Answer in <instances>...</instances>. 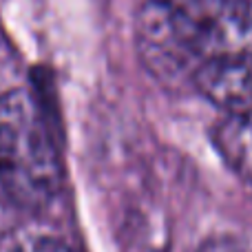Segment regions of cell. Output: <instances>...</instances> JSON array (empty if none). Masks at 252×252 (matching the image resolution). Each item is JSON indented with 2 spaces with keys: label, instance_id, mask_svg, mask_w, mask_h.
<instances>
[{
  "label": "cell",
  "instance_id": "cell-4",
  "mask_svg": "<svg viewBox=\"0 0 252 252\" xmlns=\"http://www.w3.org/2000/svg\"><path fill=\"white\" fill-rule=\"evenodd\" d=\"M215 146L226 164L252 184V111L228 115L215 130Z\"/></svg>",
  "mask_w": 252,
  "mask_h": 252
},
{
  "label": "cell",
  "instance_id": "cell-6",
  "mask_svg": "<svg viewBox=\"0 0 252 252\" xmlns=\"http://www.w3.org/2000/svg\"><path fill=\"white\" fill-rule=\"evenodd\" d=\"M197 252H248V248L232 237H215V239L204 241Z\"/></svg>",
  "mask_w": 252,
  "mask_h": 252
},
{
  "label": "cell",
  "instance_id": "cell-1",
  "mask_svg": "<svg viewBox=\"0 0 252 252\" xmlns=\"http://www.w3.org/2000/svg\"><path fill=\"white\" fill-rule=\"evenodd\" d=\"M135 42L153 75L192 80L206 62L252 58V0H146Z\"/></svg>",
  "mask_w": 252,
  "mask_h": 252
},
{
  "label": "cell",
  "instance_id": "cell-5",
  "mask_svg": "<svg viewBox=\"0 0 252 252\" xmlns=\"http://www.w3.org/2000/svg\"><path fill=\"white\" fill-rule=\"evenodd\" d=\"M13 252H78L56 237H27L13 248Z\"/></svg>",
  "mask_w": 252,
  "mask_h": 252
},
{
  "label": "cell",
  "instance_id": "cell-3",
  "mask_svg": "<svg viewBox=\"0 0 252 252\" xmlns=\"http://www.w3.org/2000/svg\"><path fill=\"white\" fill-rule=\"evenodd\" d=\"M195 89L230 113L252 111V58H228L201 64L192 75Z\"/></svg>",
  "mask_w": 252,
  "mask_h": 252
},
{
  "label": "cell",
  "instance_id": "cell-2",
  "mask_svg": "<svg viewBox=\"0 0 252 252\" xmlns=\"http://www.w3.org/2000/svg\"><path fill=\"white\" fill-rule=\"evenodd\" d=\"M64 164L38 93L0 95V197L22 210H44L62 190Z\"/></svg>",
  "mask_w": 252,
  "mask_h": 252
}]
</instances>
